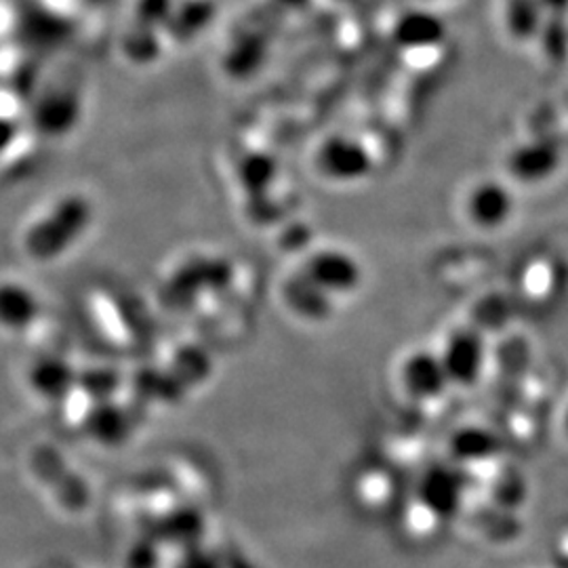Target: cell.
I'll return each mask as SVG.
<instances>
[{"label":"cell","instance_id":"cell-9","mask_svg":"<svg viewBox=\"0 0 568 568\" xmlns=\"http://www.w3.org/2000/svg\"><path fill=\"white\" fill-rule=\"evenodd\" d=\"M419 495L424 508L429 509L434 516L450 518L462 508L466 485L459 476V469L434 467L424 476Z\"/></svg>","mask_w":568,"mask_h":568},{"label":"cell","instance_id":"cell-1","mask_svg":"<svg viewBox=\"0 0 568 568\" xmlns=\"http://www.w3.org/2000/svg\"><path fill=\"white\" fill-rule=\"evenodd\" d=\"M89 222V203L81 196H65L28 227L23 236L26 253L37 262H53L81 239Z\"/></svg>","mask_w":568,"mask_h":568},{"label":"cell","instance_id":"cell-17","mask_svg":"<svg viewBox=\"0 0 568 568\" xmlns=\"http://www.w3.org/2000/svg\"><path fill=\"white\" fill-rule=\"evenodd\" d=\"M18 138V124L7 116H0V156L11 148Z\"/></svg>","mask_w":568,"mask_h":568},{"label":"cell","instance_id":"cell-4","mask_svg":"<svg viewBox=\"0 0 568 568\" xmlns=\"http://www.w3.org/2000/svg\"><path fill=\"white\" fill-rule=\"evenodd\" d=\"M396 382L408 400L422 405L440 400L450 389L447 371L438 356V349L434 352L424 347L413 349L403 356L396 371Z\"/></svg>","mask_w":568,"mask_h":568},{"label":"cell","instance_id":"cell-3","mask_svg":"<svg viewBox=\"0 0 568 568\" xmlns=\"http://www.w3.org/2000/svg\"><path fill=\"white\" fill-rule=\"evenodd\" d=\"M438 356L447 371L450 387H476L487 371V342L476 328L464 326L453 331L440 345Z\"/></svg>","mask_w":568,"mask_h":568},{"label":"cell","instance_id":"cell-10","mask_svg":"<svg viewBox=\"0 0 568 568\" xmlns=\"http://www.w3.org/2000/svg\"><path fill=\"white\" fill-rule=\"evenodd\" d=\"M41 316L39 295L18 281L0 283V328L20 333L34 325Z\"/></svg>","mask_w":568,"mask_h":568},{"label":"cell","instance_id":"cell-15","mask_svg":"<svg viewBox=\"0 0 568 568\" xmlns=\"http://www.w3.org/2000/svg\"><path fill=\"white\" fill-rule=\"evenodd\" d=\"M30 382L42 396H60L70 386L72 373L60 361H42L32 368Z\"/></svg>","mask_w":568,"mask_h":568},{"label":"cell","instance_id":"cell-2","mask_svg":"<svg viewBox=\"0 0 568 568\" xmlns=\"http://www.w3.org/2000/svg\"><path fill=\"white\" fill-rule=\"evenodd\" d=\"M300 270L310 283L316 284L335 302L352 297L365 283L363 264L356 260V255L339 246L312 251L305 257L304 265H300Z\"/></svg>","mask_w":568,"mask_h":568},{"label":"cell","instance_id":"cell-14","mask_svg":"<svg viewBox=\"0 0 568 568\" xmlns=\"http://www.w3.org/2000/svg\"><path fill=\"white\" fill-rule=\"evenodd\" d=\"M34 116L42 133L60 135L77 119V105L70 93H53L37 105Z\"/></svg>","mask_w":568,"mask_h":568},{"label":"cell","instance_id":"cell-13","mask_svg":"<svg viewBox=\"0 0 568 568\" xmlns=\"http://www.w3.org/2000/svg\"><path fill=\"white\" fill-rule=\"evenodd\" d=\"M548 20L541 0H506L504 26L514 41H535Z\"/></svg>","mask_w":568,"mask_h":568},{"label":"cell","instance_id":"cell-6","mask_svg":"<svg viewBox=\"0 0 568 568\" xmlns=\"http://www.w3.org/2000/svg\"><path fill=\"white\" fill-rule=\"evenodd\" d=\"M506 166L511 180L525 185H541L560 171L562 145L548 135L532 138L509 150Z\"/></svg>","mask_w":568,"mask_h":568},{"label":"cell","instance_id":"cell-5","mask_svg":"<svg viewBox=\"0 0 568 568\" xmlns=\"http://www.w3.org/2000/svg\"><path fill=\"white\" fill-rule=\"evenodd\" d=\"M318 175L331 183H358L371 175L373 156L366 145L347 135H333L314 154Z\"/></svg>","mask_w":568,"mask_h":568},{"label":"cell","instance_id":"cell-19","mask_svg":"<svg viewBox=\"0 0 568 568\" xmlns=\"http://www.w3.org/2000/svg\"><path fill=\"white\" fill-rule=\"evenodd\" d=\"M560 432H562V438L568 443V400L560 410Z\"/></svg>","mask_w":568,"mask_h":568},{"label":"cell","instance_id":"cell-16","mask_svg":"<svg viewBox=\"0 0 568 568\" xmlns=\"http://www.w3.org/2000/svg\"><path fill=\"white\" fill-rule=\"evenodd\" d=\"M551 60H562L568 53V28L562 18H548L539 37Z\"/></svg>","mask_w":568,"mask_h":568},{"label":"cell","instance_id":"cell-18","mask_svg":"<svg viewBox=\"0 0 568 568\" xmlns=\"http://www.w3.org/2000/svg\"><path fill=\"white\" fill-rule=\"evenodd\" d=\"M548 18H565L568 11V0H541Z\"/></svg>","mask_w":568,"mask_h":568},{"label":"cell","instance_id":"cell-7","mask_svg":"<svg viewBox=\"0 0 568 568\" xmlns=\"http://www.w3.org/2000/svg\"><path fill=\"white\" fill-rule=\"evenodd\" d=\"M464 206L467 220L476 227L499 230L514 217L516 196L508 183L483 180L469 187Z\"/></svg>","mask_w":568,"mask_h":568},{"label":"cell","instance_id":"cell-12","mask_svg":"<svg viewBox=\"0 0 568 568\" xmlns=\"http://www.w3.org/2000/svg\"><path fill=\"white\" fill-rule=\"evenodd\" d=\"M499 450H501V440L488 427H462L450 438V455L462 466L490 462L499 455Z\"/></svg>","mask_w":568,"mask_h":568},{"label":"cell","instance_id":"cell-8","mask_svg":"<svg viewBox=\"0 0 568 568\" xmlns=\"http://www.w3.org/2000/svg\"><path fill=\"white\" fill-rule=\"evenodd\" d=\"M281 302L291 316H295L304 323H312V325L325 323L337 304L316 284L310 283L302 270H297L295 274L284 278L283 286H281Z\"/></svg>","mask_w":568,"mask_h":568},{"label":"cell","instance_id":"cell-11","mask_svg":"<svg viewBox=\"0 0 568 568\" xmlns=\"http://www.w3.org/2000/svg\"><path fill=\"white\" fill-rule=\"evenodd\" d=\"M392 37L400 49H408V51L432 49L445 41L447 26L438 16L429 11H406L405 16H400L394 23Z\"/></svg>","mask_w":568,"mask_h":568}]
</instances>
